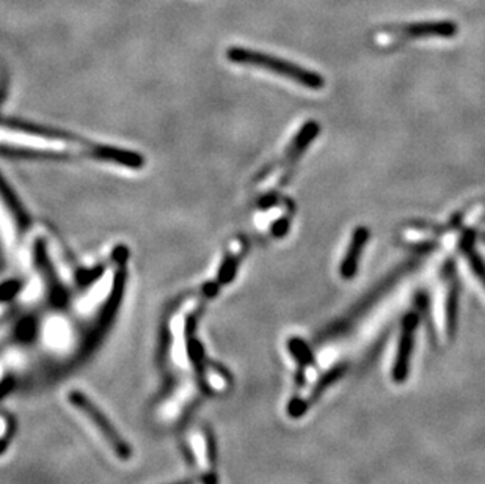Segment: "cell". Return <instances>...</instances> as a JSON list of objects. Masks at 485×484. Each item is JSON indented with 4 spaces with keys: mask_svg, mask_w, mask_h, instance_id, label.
<instances>
[{
    "mask_svg": "<svg viewBox=\"0 0 485 484\" xmlns=\"http://www.w3.org/2000/svg\"><path fill=\"white\" fill-rule=\"evenodd\" d=\"M191 391L189 384L179 385L169 398L159 405L158 411H156L159 422H164V423L175 422L179 417V414L183 412L184 406L187 405V401L191 398Z\"/></svg>",
    "mask_w": 485,
    "mask_h": 484,
    "instance_id": "cell-6",
    "label": "cell"
},
{
    "mask_svg": "<svg viewBox=\"0 0 485 484\" xmlns=\"http://www.w3.org/2000/svg\"><path fill=\"white\" fill-rule=\"evenodd\" d=\"M367 239H369V230H367L366 226H358V228L355 230L354 236H352L348 253H346V257L342 259V279L349 280L354 277L355 272L358 269L361 253H363L365 247H366Z\"/></svg>",
    "mask_w": 485,
    "mask_h": 484,
    "instance_id": "cell-5",
    "label": "cell"
},
{
    "mask_svg": "<svg viewBox=\"0 0 485 484\" xmlns=\"http://www.w3.org/2000/svg\"><path fill=\"white\" fill-rule=\"evenodd\" d=\"M464 252H465L466 259H468V265L472 267V271L476 274L479 282L484 285L485 288V261L482 257L479 255L478 250L472 246V242H464Z\"/></svg>",
    "mask_w": 485,
    "mask_h": 484,
    "instance_id": "cell-9",
    "label": "cell"
},
{
    "mask_svg": "<svg viewBox=\"0 0 485 484\" xmlns=\"http://www.w3.org/2000/svg\"><path fill=\"white\" fill-rule=\"evenodd\" d=\"M416 324H418L416 315H407L406 319H404V327H402V335H400L398 362H396V378H399L398 381H402V378L406 376L407 362H408L410 352H412V346H414V335Z\"/></svg>",
    "mask_w": 485,
    "mask_h": 484,
    "instance_id": "cell-7",
    "label": "cell"
},
{
    "mask_svg": "<svg viewBox=\"0 0 485 484\" xmlns=\"http://www.w3.org/2000/svg\"><path fill=\"white\" fill-rule=\"evenodd\" d=\"M457 299H459V291H457V285H454L449 292V298H448V324L451 325V329H453L454 321H456Z\"/></svg>",
    "mask_w": 485,
    "mask_h": 484,
    "instance_id": "cell-10",
    "label": "cell"
},
{
    "mask_svg": "<svg viewBox=\"0 0 485 484\" xmlns=\"http://www.w3.org/2000/svg\"><path fill=\"white\" fill-rule=\"evenodd\" d=\"M8 430H10V423H8L7 418L0 415V444L5 442V439L8 436Z\"/></svg>",
    "mask_w": 485,
    "mask_h": 484,
    "instance_id": "cell-11",
    "label": "cell"
},
{
    "mask_svg": "<svg viewBox=\"0 0 485 484\" xmlns=\"http://www.w3.org/2000/svg\"><path fill=\"white\" fill-rule=\"evenodd\" d=\"M407 38H424V37H443L451 38L457 34V24L453 21H429V22H415L400 29Z\"/></svg>",
    "mask_w": 485,
    "mask_h": 484,
    "instance_id": "cell-4",
    "label": "cell"
},
{
    "mask_svg": "<svg viewBox=\"0 0 485 484\" xmlns=\"http://www.w3.org/2000/svg\"><path fill=\"white\" fill-rule=\"evenodd\" d=\"M0 144L18 146L22 150H35V152H47V153L71 154V156H90L99 160H117L119 164L138 167V156L111 150V148H99V146L86 145L80 142L53 137L49 134L32 133L24 129H8L0 127Z\"/></svg>",
    "mask_w": 485,
    "mask_h": 484,
    "instance_id": "cell-1",
    "label": "cell"
},
{
    "mask_svg": "<svg viewBox=\"0 0 485 484\" xmlns=\"http://www.w3.org/2000/svg\"><path fill=\"white\" fill-rule=\"evenodd\" d=\"M228 59L239 65H247V67L250 65V67L261 68L270 73L280 74L284 79L292 80L295 84H300L311 90H321L322 86H325V79L321 74L299 67L288 60L272 57L267 53L243 49V47H231L228 51Z\"/></svg>",
    "mask_w": 485,
    "mask_h": 484,
    "instance_id": "cell-2",
    "label": "cell"
},
{
    "mask_svg": "<svg viewBox=\"0 0 485 484\" xmlns=\"http://www.w3.org/2000/svg\"><path fill=\"white\" fill-rule=\"evenodd\" d=\"M317 133H319V125H317V123H315V121L307 123V125L303 127L302 131H300V134L295 137L294 144H292L291 152H289V153H291L289 154V158H291V160H295V158L300 154V152L307 148L309 142L315 139V135Z\"/></svg>",
    "mask_w": 485,
    "mask_h": 484,
    "instance_id": "cell-8",
    "label": "cell"
},
{
    "mask_svg": "<svg viewBox=\"0 0 485 484\" xmlns=\"http://www.w3.org/2000/svg\"><path fill=\"white\" fill-rule=\"evenodd\" d=\"M68 401L92 422L93 426L98 430L99 434L104 438L105 442L109 444V447L119 459L127 461V459L131 458V447L126 444L125 439L119 436L117 430L105 418L104 414L95 406L92 399L84 395L82 391L71 390L68 393Z\"/></svg>",
    "mask_w": 485,
    "mask_h": 484,
    "instance_id": "cell-3",
    "label": "cell"
},
{
    "mask_svg": "<svg viewBox=\"0 0 485 484\" xmlns=\"http://www.w3.org/2000/svg\"><path fill=\"white\" fill-rule=\"evenodd\" d=\"M2 378H4V368L0 365V382H2Z\"/></svg>",
    "mask_w": 485,
    "mask_h": 484,
    "instance_id": "cell-12",
    "label": "cell"
}]
</instances>
